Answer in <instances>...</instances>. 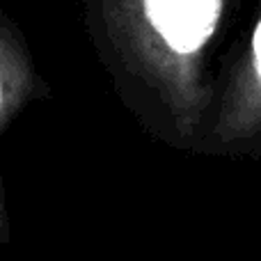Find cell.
<instances>
[{"instance_id":"6da1fadb","label":"cell","mask_w":261,"mask_h":261,"mask_svg":"<svg viewBox=\"0 0 261 261\" xmlns=\"http://www.w3.org/2000/svg\"><path fill=\"white\" fill-rule=\"evenodd\" d=\"M248 0H140L142 23L156 44L163 99L172 130L197 144L211 113L220 53L234 23H243Z\"/></svg>"},{"instance_id":"7a4b0ae2","label":"cell","mask_w":261,"mask_h":261,"mask_svg":"<svg viewBox=\"0 0 261 261\" xmlns=\"http://www.w3.org/2000/svg\"><path fill=\"white\" fill-rule=\"evenodd\" d=\"M199 149L216 156H261V0H252L222 58Z\"/></svg>"},{"instance_id":"3957f363","label":"cell","mask_w":261,"mask_h":261,"mask_svg":"<svg viewBox=\"0 0 261 261\" xmlns=\"http://www.w3.org/2000/svg\"><path fill=\"white\" fill-rule=\"evenodd\" d=\"M3 103H5V90H3V81H0V110H3Z\"/></svg>"}]
</instances>
